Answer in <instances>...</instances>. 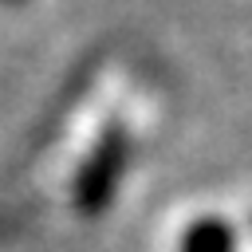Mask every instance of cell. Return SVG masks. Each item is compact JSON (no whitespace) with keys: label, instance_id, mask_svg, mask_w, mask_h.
I'll return each instance as SVG.
<instances>
[{"label":"cell","instance_id":"cell-1","mask_svg":"<svg viewBox=\"0 0 252 252\" xmlns=\"http://www.w3.org/2000/svg\"><path fill=\"white\" fill-rule=\"evenodd\" d=\"M130 165V134L122 130V122L102 126V134L94 138V146L87 150L83 165L75 169L71 181V205L83 217H98L114 205V193L122 185V173Z\"/></svg>","mask_w":252,"mask_h":252},{"label":"cell","instance_id":"cell-2","mask_svg":"<svg viewBox=\"0 0 252 252\" xmlns=\"http://www.w3.org/2000/svg\"><path fill=\"white\" fill-rule=\"evenodd\" d=\"M181 252H236V232L220 217H201L181 232Z\"/></svg>","mask_w":252,"mask_h":252},{"label":"cell","instance_id":"cell-3","mask_svg":"<svg viewBox=\"0 0 252 252\" xmlns=\"http://www.w3.org/2000/svg\"><path fill=\"white\" fill-rule=\"evenodd\" d=\"M12 4H16V0H12Z\"/></svg>","mask_w":252,"mask_h":252}]
</instances>
